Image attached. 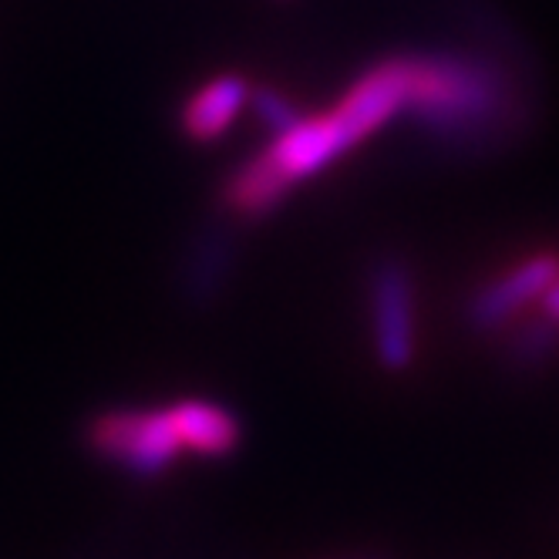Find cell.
Wrapping results in <instances>:
<instances>
[{
	"label": "cell",
	"instance_id": "7",
	"mask_svg": "<svg viewBox=\"0 0 559 559\" xmlns=\"http://www.w3.org/2000/svg\"><path fill=\"white\" fill-rule=\"evenodd\" d=\"M250 108L257 115L260 129H266V135L287 132V129H294L300 118H304V111L297 108V102L290 95H284L280 88H273V85H257L250 92Z\"/></svg>",
	"mask_w": 559,
	"mask_h": 559
},
{
	"label": "cell",
	"instance_id": "8",
	"mask_svg": "<svg viewBox=\"0 0 559 559\" xmlns=\"http://www.w3.org/2000/svg\"><path fill=\"white\" fill-rule=\"evenodd\" d=\"M539 313L546 317L549 324H556L559 328V276L552 280V287L546 290V297L539 300Z\"/></svg>",
	"mask_w": 559,
	"mask_h": 559
},
{
	"label": "cell",
	"instance_id": "4",
	"mask_svg": "<svg viewBox=\"0 0 559 559\" xmlns=\"http://www.w3.org/2000/svg\"><path fill=\"white\" fill-rule=\"evenodd\" d=\"M556 276H559V253L552 250L530 253L509 270L489 276L465 307L468 328L478 334H492L506 324H515L530 307H539Z\"/></svg>",
	"mask_w": 559,
	"mask_h": 559
},
{
	"label": "cell",
	"instance_id": "5",
	"mask_svg": "<svg viewBox=\"0 0 559 559\" xmlns=\"http://www.w3.org/2000/svg\"><path fill=\"white\" fill-rule=\"evenodd\" d=\"M250 92L253 85L239 71H226L210 78L206 85H199L182 111H179V129L189 142H216L229 132V126L239 118V111L250 108Z\"/></svg>",
	"mask_w": 559,
	"mask_h": 559
},
{
	"label": "cell",
	"instance_id": "3",
	"mask_svg": "<svg viewBox=\"0 0 559 559\" xmlns=\"http://www.w3.org/2000/svg\"><path fill=\"white\" fill-rule=\"evenodd\" d=\"M368 328L381 371L405 374L418 361V287L402 257H381L368 273Z\"/></svg>",
	"mask_w": 559,
	"mask_h": 559
},
{
	"label": "cell",
	"instance_id": "1",
	"mask_svg": "<svg viewBox=\"0 0 559 559\" xmlns=\"http://www.w3.org/2000/svg\"><path fill=\"white\" fill-rule=\"evenodd\" d=\"M405 118L449 148L492 145L515 126L519 98L506 68L486 55L435 51L405 55Z\"/></svg>",
	"mask_w": 559,
	"mask_h": 559
},
{
	"label": "cell",
	"instance_id": "6",
	"mask_svg": "<svg viewBox=\"0 0 559 559\" xmlns=\"http://www.w3.org/2000/svg\"><path fill=\"white\" fill-rule=\"evenodd\" d=\"M166 408L182 438L186 455L229 459L243 445V421L219 402H210V397H179V402H169Z\"/></svg>",
	"mask_w": 559,
	"mask_h": 559
},
{
	"label": "cell",
	"instance_id": "2",
	"mask_svg": "<svg viewBox=\"0 0 559 559\" xmlns=\"http://www.w3.org/2000/svg\"><path fill=\"white\" fill-rule=\"evenodd\" d=\"M88 449L135 478H163L182 455L169 408H111L88 425Z\"/></svg>",
	"mask_w": 559,
	"mask_h": 559
}]
</instances>
